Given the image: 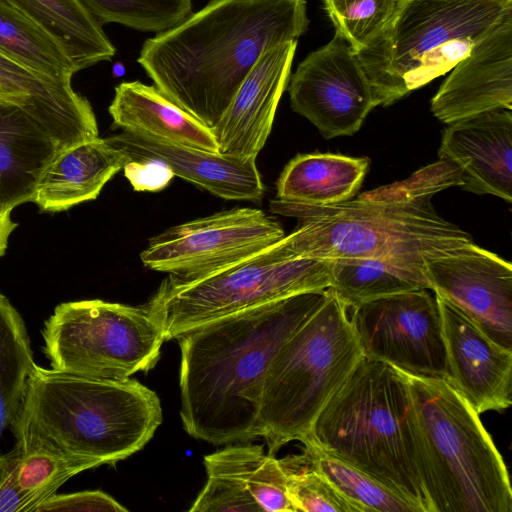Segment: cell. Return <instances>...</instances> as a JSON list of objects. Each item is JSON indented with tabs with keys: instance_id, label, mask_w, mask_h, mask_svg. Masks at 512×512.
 <instances>
[{
	"instance_id": "obj_8",
	"label": "cell",
	"mask_w": 512,
	"mask_h": 512,
	"mask_svg": "<svg viewBox=\"0 0 512 512\" xmlns=\"http://www.w3.org/2000/svg\"><path fill=\"white\" fill-rule=\"evenodd\" d=\"M348 308L329 289L322 306L280 347L266 373L258 437L269 454L302 444L329 399L363 356Z\"/></svg>"
},
{
	"instance_id": "obj_32",
	"label": "cell",
	"mask_w": 512,
	"mask_h": 512,
	"mask_svg": "<svg viewBox=\"0 0 512 512\" xmlns=\"http://www.w3.org/2000/svg\"><path fill=\"white\" fill-rule=\"evenodd\" d=\"M99 22L161 33L191 13V0H78Z\"/></svg>"
},
{
	"instance_id": "obj_37",
	"label": "cell",
	"mask_w": 512,
	"mask_h": 512,
	"mask_svg": "<svg viewBox=\"0 0 512 512\" xmlns=\"http://www.w3.org/2000/svg\"><path fill=\"white\" fill-rule=\"evenodd\" d=\"M0 512H25L24 502L7 470V456H0Z\"/></svg>"
},
{
	"instance_id": "obj_12",
	"label": "cell",
	"mask_w": 512,
	"mask_h": 512,
	"mask_svg": "<svg viewBox=\"0 0 512 512\" xmlns=\"http://www.w3.org/2000/svg\"><path fill=\"white\" fill-rule=\"evenodd\" d=\"M285 236L264 211L243 207L173 226L149 239L141 252L151 270L196 277L251 256Z\"/></svg>"
},
{
	"instance_id": "obj_16",
	"label": "cell",
	"mask_w": 512,
	"mask_h": 512,
	"mask_svg": "<svg viewBox=\"0 0 512 512\" xmlns=\"http://www.w3.org/2000/svg\"><path fill=\"white\" fill-rule=\"evenodd\" d=\"M207 482L191 512H295L287 472L260 445L239 442L204 457Z\"/></svg>"
},
{
	"instance_id": "obj_26",
	"label": "cell",
	"mask_w": 512,
	"mask_h": 512,
	"mask_svg": "<svg viewBox=\"0 0 512 512\" xmlns=\"http://www.w3.org/2000/svg\"><path fill=\"white\" fill-rule=\"evenodd\" d=\"M1 1L55 39L78 70L110 60L116 53L100 23L78 0Z\"/></svg>"
},
{
	"instance_id": "obj_21",
	"label": "cell",
	"mask_w": 512,
	"mask_h": 512,
	"mask_svg": "<svg viewBox=\"0 0 512 512\" xmlns=\"http://www.w3.org/2000/svg\"><path fill=\"white\" fill-rule=\"evenodd\" d=\"M62 149L33 112L0 103V211L32 202L44 170Z\"/></svg>"
},
{
	"instance_id": "obj_24",
	"label": "cell",
	"mask_w": 512,
	"mask_h": 512,
	"mask_svg": "<svg viewBox=\"0 0 512 512\" xmlns=\"http://www.w3.org/2000/svg\"><path fill=\"white\" fill-rule=\"evenodd\" d=\"M108 111L114 126L123 131L218 152L211 128L180 108L155 86L140 81L120 83L115 87Z\"/></svg>"
},
{
	"instance_id": "obj_15",
	"label": "cell",
	"mask_w": 512,
	"mask_h": 512,
	"mask_svg": "<svg viewBox=\"0 0 512 512\" xmlns=\"http://www.w3.org/2000/svg\"><path fill=\"white\" fill-rule=\"evenodd\" d=\"M446 348L445 381L477 413L512 402V349L490 338L470 318L435 294Z\"/></svg>"
},
{
	"instance_id": "obj_3",
	"label": "cell",
	"mask_w": 512,
	"mask_h": 512,
	"mask_svg": "<svg viewBox=\"0 0 512 512\" xmlns=\"http://www.w3.org/2000/svg\"><path fill=\"white\" fill-rule=\"evenodd\" d=\"M461 185L460 169L439 159L409 179L325 206L272 200L274 213L299 219L282 242L293 257L376 259L425 280L424 261L473 242L431 205L437 192Z\"/></svg>"
},
{
	"instance_id": "obj_38",
	"label": "cell",
	"mask_w": 512,
	"mask_h": 512,
	"mask_svg": "<svg viewBox=\"0 0 512 512\" xmlns=\"http://www.w3.org/2000/svg\"><path fill=\"white\" fill-rule=\"evenodd\" d=\"M17 227V223L11 219V211H0V257L4 255L9 236Z\"/></svg>"
},
{
	"instance_id": "obj_29",
	"label": "cell",
	"mask_w": 512,
	"mask_h": 512,
	"mask_svg": "<svg viewBox=\"0 0 512 512\" xmlns=\"http://www.w3.org/2000/svg\"><path fill=\"white\" fill-rule=\"evenodd\" d=\"M7 456L8 474L25 512H33L70 478L94 468L88 461L43 447H15Z\"/></svg>"
},
{
	"instance_id": "obj_11",
	"label": "cell",
	"mask_w": 512,
	"mask_h": 512,
	"mask_svg": "<svg viewBox=\"0 0 512 512\" xmlns=\"http://www.w3.org/2000/svg\"><path fill=\"white\" fill-rule=\"evenodd\" d=\"M429 291L395 293L351 308L350 322L363 355L409 376L445 380L441 313Z\"/></svg>"
},
{
	"instance_id": "obj_27",
	"label": "cell",
	"mask_w": 512,
	"mask_h": 512,
	"mask_svg": "<svg viewBox=\"0 0 512 512\" xmlns=\"http://www.w3.org/2000/svg\"><path fill=\"white\" fill-rule=\"evenodd\" d=\"M0 52L30 71L71 83L78 68L61 45L0 0Z\"/></svg>"
},
{
	"instance_id": "obj_10",
	"label": "cell",
	"mask_w": 512,
	"mask_h": 512,
	"mask_svg": "<svg viewBox=\"0 0 512 512\" xmlns=\"http://www.w3.org/2000/svg\"><path fill=\"white\" fill-rule=\"evenodd\" d=\"M42 336L53 369L108 380L151 370L166 341L161 323L146 306L100 299L59 304Z\"/></svg>"
},
{
	"instance_id": "obj_18",
	"label": "cell",
	"mask_w": 512,
	"mask_h": 512,
	"mask_svg": "<svg viewBox=\"0 0 512 512\" xmlns=\"http://www.w3.org/2000/svg\"><path fill=\"white\" fill-rule=\"evenodd\" d=\"M297 40L265 52L211 129L222 154L255 158L264 147L280 98L287 88Z\"/></svg>"
},
{
	"instance_id": "obj_13",
	"label": "cell",
	"mask_w": 512,
	"mask_h": 512,
	"mask_svg": "<svg viewBox=\"0 0 512 512\" xmlns=\"http://www.w3.org/2000/svg\"><path fill=\"white\" fill-rule=\"evenodd\" d=\"M289 81L292 109L326 139L355 134L378 106L356 53L337 33L311 52Z\"/></svg>"
},
{
	"instance_id": "obj_28",
	"label": "cell",
	"mask_w": 512,
	"mask_h": 512,
	"mask_svg": "<svg viewBox=\"0 0 512 512\" xmlns=\"http://www.w3.org/2000/svg\"><path fill=\"white\" fill-rule=\"evenodd\" d=\"M332 293L347 308L383 296L429 289L427 280L387 262L376 259L330 260V286Z\"/></svg>"
},
{
	"instance_id": "obj_25",
	"label": "cell",
	"mask_w": 512,
	"mask_h": 512,
	"mask_svg": "<svg viewBox=\"0 0 512 512\" xmlns=\"http://www.w3.org/2000/svg\"><path fill=\"white\" fill-rule=\"evenodd\" d=\"M368 167L366 157L299 154L281 172L276 184V199L309 206L347 201L359 190Z\"/></svg>"
},
{
	"instance_id": "obj_5",
	"label": "cell",
	"mask_w": 512,
	"mask_h": 512,
	"mask_svg": "<svg viewBox=\"0 0 512 512\" xmlns=\"http://www.w3.org/2000/svg\"><path fill=\"white\" fill-rule=\"evenodd\" d=\"M335 457L430 512L408 376L362 356L316 417L303 444Z\"/></svg>"
},
{
	"instance_id": "obj_35",
	"label": "cell",
	"mask_w": 512,
	"mask_h": 512,
	"mask_svg": "<svg viewBox=\"0 0 512 512\" xmlns=\"http://www.w3.org/2000/svg\"><path fill=\"white\" fill-rule=\"evenodd\" d=\"M127 512L128 509L101 490H86L70 494H54L41 502L33 512Z\"/></svg>"
},
{
	"instance_id": "obj_14",
	"label": "cell",
	"mask_w": 512,
	"mask_h": 512,
	"mask_svg": "<svg viewBox=\"0 0 512 512\" xmlns=\"http://www.w3.org/2000/svg\"><path fill=\"white\" fill-rule=\"evenodd\" d=\"M431 291L512 349V265L474 242L424 261Z\"/></svg>"
},
{
	"instance_id": "obj_30",
	"label": "cell",
	"mask_w": 512,
	"mask_h": 512,
	"mask_svg": "<svg viewBox=\"0 0 512 512\" xmlns=\"http://www.w3.org/2000/svg\"><path fill=\"white\" fill-rule=\"evenodd\" d=\"M36 365L25 323L0 292V410L10 425L17 417Z\"/></svg>"
},
{
	"instance_id": "obj_34",
	"label": "cell",
	"mask_w": 512,
	"mask_h": 512,
	"mask_svg": "<svg viewBox=\"0 0 512 512\" xmlns=\"http://www.w3.org/2000/svg\"><path fill=\"white\" fill-rule=\"evenodd\" d=\"M283 466L287 472L288 497L295 512H358L332 483L311 465L296 470L284 464Z\"/></svg>"
},
{
	"instance_id": "obj_9",
	"label": "cell",
	"mask_w": 512,
	"mask_h": 512,
	"mask_svg": "<svg viewBox=\"0 0 512 512\" xmlns=\"http://www.w3.org/2000/svg\"><path fill=\"white\" fill-rule=\"evenodd\" d=\"M330 286V260L292 257L282 243L204 275H169L145 305L165 340L214 319Z\"/></svg>"
},
{
	"instance_id": "obj_2",
	"label": "cell",
	"mask_w": 512,
	"mask_h": 512,
	"mask_svg": "<svg viewBox=\"0 0 512 512\" xmlns=\"http://www.w3.org/2000/svg\"><path fill=\"white\" fill-rule=\"evenodd\" d=\"M306 0H212L147 39L137 62L180 108L213 128L268 50L308 28Z\"/></svg>"
},
{
	"instance_id": "obj_23",
	"label": "cell",
	"mask_w": 512,
	"mask_h": 512,
	"mask_svg": "<svg viewBox=\"0 0 512 512\" xmlns=\"http://www.w3.org/2000/svg\"><path fill=\"white\" fill-rule=\"evenodd\" d=\"M130 161L108 138L97 137L68 146L44 170L32 202L42 211L59 212L94 200Z\"/></svg>"
},
{
	"instance_id": "obj_4",
	"label": "cell",
	"mask_w": 512,
	"mask_h": 512,
	"mask_svg": "<svg viewBox=\"0 0 512 512\" xmlns=\"http://www.w3.org/2000/svg\"><path fill=\"white\" fill-rule=\"evenodd\" d=\"M162 420L158 395L136 379H95L36 365L12 426L15 447L51 449L95 468L141 450Z\"/></svg>"
},
{
	"instance_id": "obj_36",
	"label": "cell",
	"mask_w": 512,
	"mask_h": 512,
	"mask_svg": "<svg viewBox=\"0 0 512 512\" xmlns=\"http://www.w3.org/2000/svg\"><path fill=\"white\" fill-rule=\"evenodd\" d=\"M123 170L136 191L161 190L174 177L167 166L155 160L130 161Z\"/></svg>"
},
{
	"instance_id": "obj_33",
	"label": "cell",
	"mask_w": 512,
	"mask_h": 512,
	"mask_svg": "<svg viewBox=\"0 0 512 512\" xmlns=\"http://www.w3.org/2000/svg\"><path fill=\"white\" fill-rule=\"evenodd\" d=\"M398 0H323L335 33L357 53L383 29Z\"/></svg>"
},
{
	"instance_id": "obj_17",
	"label": "cell",
	"mask_w": 512,
	"mask_h": 512,
	"mask_svg": "<svg viewBox=\"0 0 512 512\" xmlns=\"http://www.w3.org/2000/svg\"><path fill=\"white\" fill-rule=\"evenodd\" d=\"M449 72L431 100L433 115L443 123L498 109L512 110V14Z\"/></svg>"
},
{
	"instance_id": "obj_19",
	"label": "cell",
	"mask_w": 512,
	"mask_h": 512,
	"mask_svg": "<svg viewBox=\"0 0 512 512\" xmlns=\"http://www.w3.org/2000/svg\"><path fill=\"white\" fill-rule=\"evenodd\" d=\"M108 139L131 161H159L174 176L217 197L259 201L264 195V184L255 158L206 151L126 131Z\"/></svg>"
},
{
	"instance_id": "obj_31",
	"label": "cell",
	"mask_w": 512,
	"mask_h": 512,
	"mask_svg": "<svg viewBox=\"0 0 512 512\" xmlns=\"http://www.w3.org/2000/svg\"><path fill=\"white\" fill-rule=\"evenodd\" d=\"M304 455L358 512H417L408 501L365 472L315 449L304 448Z\"/></svg>"
},
{
	"instance_id": "obj_6",
	"label": "cell",
	"mask_w": 512,
	"mask_h": 512,
	"mask_svg": "<svg viewBox=\"0 0 512 512\" xmlns=\"http://www.w3.org/2000/svg\"><path fill=\"white\" fill-rule=\"evenodd\" d=\"M407 376L430 512H512L508 470L479 414L445 380Z\"/></svg>"
},
{
	"instance_id": "obj_20",
	"label": "cell",
	"mask_w": 512,
	"mask_h": 512,
	"mask_svg": "<svg viewBox=\"0 0 512 512\" xmlns=\"http://www.w3.org/2000/svg\"><path fill=\"white\" fill-rule=\"evenodd\" d=\"M439 159L457 165L462 189L512 201V111L498 109L444 130Z\"/></svg>"
},
{
	"instance_id": "obj_1",
	"label": "cell",
	"mask_w": 512,
	"mask_h": 512,
	"mask_svg": "<svg viewBox=\"0 0 512 512\" xmlns=\"http://www.w3.org/2000/svg\"><path fill=\"white\" fill-rule=\"evenodd\" d=\"M300 293L226 315L180 335V416L185 431L215 445L258 437L268 368L285 341L326 301Z\"/></svg>"
},
{
	"instance_id": "obj_22",
	"label": "cell",
	"mask_w": 512,
	"mask_h": 512,
	"mask_svg": "<svg viewBox=\"0 0 512 512\" xmlns=\"http://www.w3.org/2000/svg\"><path fill=\"white\" fill-rule=\"evenodd\" d=\"M0 87L41 119L63 148L98 137L92 107L71 83L36 74L0 52Z\"/></svg>"
},
{
	"instance_id": "obj_39",
	"label": "cell",
	"mask_w": 512,
	"mask_h": 512,
	"mask_svg": "<svg viewBox=\"0 0 512 512\" xmlns=\"http://www.w3.org/2000/svg\"><path fill=\"white\" fill-rule=\"evenodd\" d=\"M2 102L14 103L8 94L0 87V103Z\"/></svg>"
},
{
	"instance_id": "obj_7",
	"label": "cell",
	"mask_w": 512,
	"mask_h": 512,
	"mask_svg": "<svg viewBox=\"0 0 512 512\" xmlns=\"http://www.w3.org/2000/svg\"><path fill=\"white\" fill-rule=\"evenodd\" d=\"M510 14L512 0H398L380 33L356 53L377 105L449 72Z\"/></svg>"
}]
</instances>
